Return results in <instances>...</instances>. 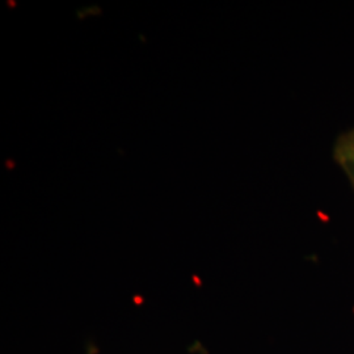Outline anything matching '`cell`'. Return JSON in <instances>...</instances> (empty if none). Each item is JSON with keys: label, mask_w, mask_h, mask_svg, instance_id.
I'll list each match as a JSON object with an SVG mask.
<instances>
[{"label": "cell", "mask_w": 354, "mask_h": 354, "mask_svg": "<svg viewBox=\"0 0 354 354\" xmlns=\"http://www.w3.org/2000/svg\"><path fill=\"white\" fill-rule=\"evenodd\" d=\"M332 156L348 177L354 190V127L339 136L333 145Z\"/></svg>", "instance_id": "6da1fadb"}]
</instances>
